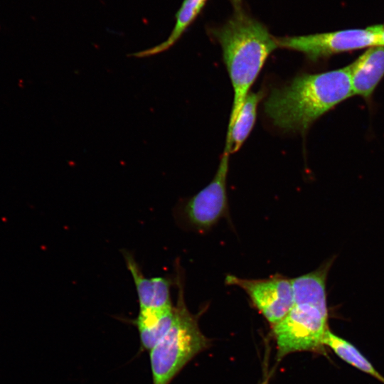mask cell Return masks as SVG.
<instances>
[{
  "instance_id": "277c9868",
  "label": "cell",
  "mask_w": 384,
  "mask_h": 384,
  "mask_svg": "<svg viewBox=\"0 0 384 384\" xmlns=\"http://www.w3.org/2000/svg\"><path fill=\"white\" fill-rule=\"evenodd\" d=\"M327 304H294L287 314L272 325L277 357L297 351H319L328 328Z\"/></svg>"
},
{
  "instance_id": "3957f363",
  "label": "cell",
  "mask_w": 384,
  "mask_h": 384,
  "mask_svg": "<svg viewBox=\"0 0 384 384\" xmlns=\"http://www.w3.org/2000/svg\"><path fill=\"white\" fill-rule=\"evenodd\" d=\"M179 287L174 322L149 351L152 384H169L188 361L208 346L196 317L187 309L182 287Z\"/></svg>"
},
{
  "instance_id": "52a82bcc",
  "label": "cell",
  "mask_w": 384,
  "mask_h": 384,
  "mask_svg": "<svg viewBox=\"0 0 384 384\" xmlns=\"http://www.w3.org/2000/svg\"><path fill=\"white\" fill-rule=\"evenodd\" d=\"M229 155L223 152L213 180L183 208L186 220L198 229H207L224 217L228 210L226 181Z\"/></svg>"
},
{
  "instance_id": "8fae6325",
  "label": "cell",
  "mask_w": 384,
  "mask_h": 384,
  "mask_svg": "<svg viewBox=\"0 0 384 384\" xmlns=\"http://www.w3.org/2000/svg\"><path fill=\"white\" fill-rule=\"evenodd\" d=\"M262 97L261 92L247 94L231 128L227 131L223 152L230 154L242 146L255 124L257 106Z\"/></svg>"
},
{
  "instance_id": "ba28073f",
  "label": "cell",
  "mask_w": 384,
  "mask_h": 384,
  "mask_svg": "<svg viewBox=\"0 0 384 384\" xmlns=\"http://www.w3.org/2000/svg\"><path fill=\"white\" fill-rule=\"evenodd\" d=\"M122 255L136 287L139 313L161 312L172 308L170 281L161 277H146L131 252L123 250Z\"/></svg>"
},
{
  "instance_id": "6da1fadb",
  "label": "cell",
  "mask_w": 384,
  "mask_h": 384,
  "mask_svg": "<svg viewBox=\"0 0 384 384\" xmlns=\"http://www.w3.org/2000/svg\"><path fill=\"white\" fill-rule=\"evenodd\" d=\"M353 95L347 67L303 73L273 89L264 111L277 127L304 133L321 116Z\"/></svg>"
},
{
  "instance_id": "30bf717a",
  "label": "cell",
  "mask_w": 384,
  "mask_h": 384,
  "mask_svg": "<svg viewBox=\"0 0 384 384\" xmlns=\"http://www.w3.org/2000/svg\"><path fill=\"white\" fill-rule=\"evenodd\" d=\"M208 0H183L175 15L174 26L168 38L151 48L129 54L134 58L151 57L169 50L182 36L203 9Z\"/></svg>"
},
{
  "instance_id": "4fadbf2b",
  "label": "cell",
  "mask_w": 384,
  "mask_h": 384,
  "mask_svg": "<svg viewBox=\"0 0 384 384\" xmlns=\"http://www.w3.org/2000/svg\"><path fill=\"white\" fill-rule=\"evenodd\" d=\"M323 344L330 348L345 362L384 383V377L351 343L329 329L324 336Z\"/></svg>"
},
{
  "instance_id": "5b68a950",
  "label": "cell",
  "mask_w": 384,
  "mask_h": 384,
  "mask_svg": "<svg viewBox=\"0 0 384 384\" xmlns=\"http://www.w3.org/2000/svg\"><path fill=\"white\" fill-rule=\"evenodd\" d=\"M278 48L302 53L316 62L343 52L376 46L374 33L368 28L276 37Z\"/></svg>"
},
{
  "instance_id": "9a60e30c",
  "label": "cell",
  "mask_w": 384,
  "mask_h": 384,
  "mask_svg": "<svg viewBox=\"0 0 384 384\" xmlns=\"http://www.w3.org/2000/svg\"><path fill=\"white\" fill-rule=\"evenodd\" d=\"M262 384H267V381L263 382Z\"/></svg>"
},
{
  "instance_id": "7a4b0ae2",
  "label": "cell",
  "mask_w": 384,
  "mask_h": 384,
  "mask_svg": "<svg viewBox=\"0 0 384 384\" xmlns=\"http://www.w3.org/2000/svg\"><path fill=\"white\" fill-rule=\"evenodd\" d=\"M230 1L233 6L230 17L223 25L209 29L221 46L233 89L228 131L267 58L278 48L276 37L247 11L242 0Z\"/></svg>"
},
{
  "instance_id": "9c48e42d",
  "label": "cell",
  "mask_w": 384,
  "mask_h": 384,
  "mask_svg": "<svg viewBox=\"0 0 384 384\" xmlns=\"http://www.w3.org/2000/svg\"><path fill=\"white\" fill-rule=\"evenodd\" d=\"M346 67L353 95L368 100L384 76V46L369 47Z\"/></svg>"
},
{
  "instance_id": "7c38bea8",
  "label": "cell",
  "mask_w": 384,
  "mask_h": 384,
  "mask_svg": "<svg viewBox=\"0 0 384 384\" xmlns=\"http://www.w3.org/2000/svg\"><path fill=\"white\" fill-rule=\"evenodd\" d=\"M174 316V306L157 313H139L134 324L139 332L141 349L150 351L166 334Z\"/></svg>"
},
{
  "instance_id": "5bb4252c",
  "label": "cell",
  "mask_w": 384,
  "mask_h": 384,
  "mask_svg": "<svg viewBox=\"0 0 384 384\" xmlns=\"http://www.w3.org/2000/svg\"><path fill=\"white\" fill-rule=\"evenodd\" d=\"M367 28L374 33L376 46H384V25H375Z\"/></svg>"
},
{
  "instance_id": "8992f818",
  "label": "cell",
  "mask_w": 384,
  "mask_h": 384,
  "mask_svg": "<svg viewBox=\"0 0 384 384\" xmlns=\"http://www.w3.org/2000/svg\"><path fill=\"white\" fill-rule=\"evenodd\" d=\"M225 283L242 289L272 325L282 320L294 305L291 281L281 276L249 279L228 275Z\"/></svg>"
}]
</instances>
